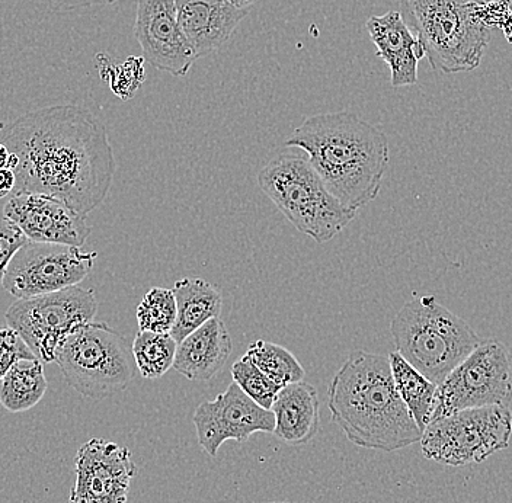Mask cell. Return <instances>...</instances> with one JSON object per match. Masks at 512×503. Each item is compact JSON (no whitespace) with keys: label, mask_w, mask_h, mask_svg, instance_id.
I'll list each match as a JSON object with an SVG mask.
<instances>
[{"label":"cell","mask_w":512,"mask_h":503,"mask_svg":"<svg viewBox=\"0 0 512 503\" xmlns=\"http://www.w3.org/2000/svg\"><path fill=\"white\" fill-rule=\"evenodd\" d=\"M9 150L5 144L0 143V169H8Z\"/></svg>","instance_id":"obj_31"},{"label":"cell","mask_w":512,"mask_h":503,"mask_svg":"<svg viewBox=\"0 0 512 503\" xmlns=\"http://www.w3.org/2000/svg\"><path fill=\"white\" fill-rule=\"evenodd\" d=\"M366 28L376 46L377 56L389 66L393 88L415 85L418 82V63L425 54L400 12L370 16Z\"/></svg>","instance_id":"obj_17"},{"label":"cell","mask_w":512,"mask_h":503,"mask_svg":"<svg viewBox=\"0 0 512 503\" xmlns=\"http://www.w3.org/2000/svg\"><path fill=\"white\" fill-rule=\"evenodd\" d=\"M275 426L272 434L291 447L309 444L318 434L320 402L318 390L312 384H288L278 392L272 403Z\"/></svg>","instance_id":"obj_19"},{"label":"cell","mask_w":512,"mask_h":503,"mask_svg":"<svg viewBox=\"0 0 512 503\" xmlns=\"http://www.w3.org/2000/svg\"><path fill=\"white\" fill-rule=\"evenodd\" d=\"M267 503H293V502H267Z\"/></svg>","instance_id":"obj_34"},{"label":"cell","mask_w":512,"mask_h":503,"mask_svg":"<svg viewBox=\"0 0 512 503\" xmlns=\"http://www.w3.org/2000/svg\"><path fill=\"white\" fill-rule=\"evenodd\" d=\"M105 3H108V5H111V3L118 2V0H104Z\"/></svg>","instance_id":"obj_33"},{"label":"cell","mask_w":512,"mask_h":503,"mask_svg":"<svg viewBox=\"0 0 512 503\" xmlns=\"http://www.w3.org/2000/svg\"><path fill=\"white\" fill-rule=\"evenodd\" d=\"M482 2H492V0H482Z\"/></svg>","instance_id":"obj_35"},{"label":"cell","mask_w":512,"mask_h":503,"mask_svg":"<svg viewBox=\"0 0 512 503\" xmlns=\"http://www.w3.org/2000/svg\"><path fill=\"white\" fill-rule=\"evenodd\" d=\"M174 291L153 287L137 307V325L140 332L171 333L176 322Z\"/></svg>","instance_id":"obj_25"},{"label":"cell","mask_w":512,"mask_h":503,"mask_svg":"<svg viewBox=\"0 0 512 503\" xmlns=\"http://www.w3.org/2000/svg\"><path fill=\"white\" fill-rule=\"evenodd\" d=\"M134 37L143 59L175 78H184L198 60L179 27L175 0H139Z\"/></svg>","instance_id":"obj_14"},{"label":"cell","mask_w":512,"mask_h":503,"mask_svg":"<svg viewBox=\"0 0 512 503\" xmlns=\"http://www.w3.org/2000/svg\"><path fill=\"white\" fill-rule=\"evenodd\" d=\"M390 333L396 352L437 386L483 341L466 320L434 296L416 297L403 304Z\"/></svg>","instance_id":"obj_5"},{"label":"cell","mask_w":512,"mask_h":503,"mask_svg":"<svg viewBox=\"0 0 512 503\" xmlns=\"http://www.w3.org/2000/svg\"><path fill=\"white\" fill-rule=\"evenodd\" d=\"M229 2L235 3V5L242 6V8H251L258 0H229Z\"/></svg>","instance_id":"obj_32"},{"label":"cell","mask_w":512,"mask_h":503,"mask_svg":"<svg viewBox=\"0 0 512 503\" xmlns=\"http://www.w3.org/2000/svg\"><path fill=\"white\" fill-rule=\"evenodd\" d=\"M482 0H400V15L415 31L425 57L440 72L478 69L491 40Z\"/></svg>","instance_id":"obj_4"},{"label":"cell","mask_w":512,"mask_h":503,"mask_svg":"<svg viewBox=\"0 0 512 503\" xmlns=\"http://www.w3.org/2000/svg\"><path fill=\"white\" fill-rule=\"evenodd\" d=\"M233 351V342L220 317L208 320L176 346L174 368L191 381L216 377Z\"/></svg>","instance_id":"obj_18"},{"label":"cell","mask_w":512,"mask_h":503,"mask_svg":"<svg viewBox=\"0 0 512 503\" xmlns=\"http://www.w3.org/2000/svg\"><path fill=\"white\" fill-rule=\"evenodd\" d=\"M75 473L69 503H127L137 466L128 448L92 438L76 453Z\"/></svg>","instance_id":"obj_13"},{"label":"cell","mask_w":512,"mask_h":503,"mask_svg":"<svg viewBox=\"0 0 512 503\" xmlns=\"http://www.w3.org/2000/svg\"><path fill=\"white\" fill-rule=\"evenodd\" d=\"M178 342L171 333L140 332L131 345L134 362L146 380H158L174 368Z\"/></svg>","instance_id":"obj_23"},{"label":"cell","mask_w":512,"mask_h":503,"mask_svg":"<svg viewBox=\"0 0 512 503\" xmlns=\"http://www.w3.org/2000/svg\"><path fill=\"white\" fill-rule=\"evenodd\" d=\"M511 402L512 352L498 339H485L438 384L431 421L464 409L510 408Z\"/></svg>","instance_id":"obj_10"},{"label":"cell","mask_w":512,"mask_h":503,"mask_svg":"<svg viewBox=\"0 0 512 503\" xmlns=\"http://www.w3.org/2000/svg\"><path fill=\"white\" fill-rule=\"evenodd\" d=\"M3 217L11 220L31 242L82 248L91 236L85 217L62 201L34 192H21L9 198Z\"/></svg>","instance_id":"obj_15"},{"label":"cell","mask_w":512,"mask_h":503,"mask_svg":"<svg viewBox=\"0 0 512 503\" xmlns=\"http://www.w3.org/2000/svg\"><path fill=\"white\" fill-rule=\"evenodd\" d=\"M24 358H37L24 339L14 329L0 328V380L11 370L16 361Z\"/></svg>","instance_id":"obj_28"},{"label":"cell","mask_w":512,"mask_h":503,"mask_svg":"<svg viewBox=\"0 0 512 503\" xmlns=\"http://www.w3.org/2000/svg\"><path fill=\"white\" fill-rule=\"evenodd\" d=\"M328 408L332 422L357 447L392 453L421 441L387 355L352 352L329 384Z\"/></svg>","instance_id":"obj_3"},{"label":"cell","mask_w":512,"mask_h":503,"mask_svg":"<svg viewBox=\"0 0 512 503\" xmlns=\"http://www.w3.org/2000/svg\"><path fill=\"white\" fill-rule=\"evenodd\" d=\"M172 291L178 313L171 335L178 344L208 320L219 317L222 312V294L203 278H182L176 281Z\"/></svg>","instance_id":"obj_20"},{"label":"cell","mask_w":512,"mask_h":503,"mask_svg":"<svg viewBox=\"0 0 512 503\" xmlns=\"http://www.w3.org/2000/svg\"><path fill=\"white\" fill-rule=\"evenodd\" d=\"M175 8L179 27L198 60L222 48L251 11L229 0H175Z\"/></svg>","instance_id":"obj_16"},{"label":"cell","mask_w":512,"mask_h":503,"mask_svg":"<svg viewBox=\"0 0 512 503\" xmlns=\"http://www.w3.org/2000/svg\"><path fill=\"white\" fill-rule=\"evenodd\" d=\"M44 362L38 358L16 361L0 380V405L8 412H27L43 400L47 393Z\"/></svg>","instance_id":"obj_21"},{"label":"cell","mask_w":512,"mask_h":503,"mask_svg":"<svg viewBox=\"0 0 512 503\" xmlns=\"http://www.w3.org/2000/svg\"><path fill=\"white\" fill-rule=\"evenodd\" d=\"M54 362L73 390L94 400L126 390L137 370L126 339L105 322H89L70 333Z\"/></svg>","instance_id":"obj_7"},{"label":"cell","mask_w":512,"mask_h":503,"mask_svg":"<svg viewBox=\"0 0 512 503\" xmlns=\"http://www.w3.org/2000/svg\"><path fill=\"white\" fill-rule=\"evenodd\" d=\"M192 422L198 444L210 457H216L226 441L245 442L256 432L271 434L275 426L272 410L261 408L235 381L216 399L201 403Z\"/></svg>","instance_id":"obj_12"},{"label":"cell","mask_w":512,"mask_h":503,"mask_svg":"<svg viewBox=\"0 0 512 503\" xmlns=\"http://www.w3.org/2000/svg\"><path fill=\"white\" fill-rule=\"evenodd\" d=\"M233 381L246 396L251 397L261 408L271 410L275 397L283 387L265 376L256 365L243 355L232 367Z\"/></svg>","instance_id":"obj_27"},{"label":"cell","mask_w":512,"mask_h":503,"mask_svg":"<svg viewBox=\"0 0 512 503\" xmlns=\"http://www.w3.org/2000/svg\"><path fill=\"white\" fill-rule=\"evenodd\" d=\"M96 258L75 246L28 240L9 262L2 288L18 300L66 290L88 277Z\"/></svg>","instance_id":"obj_11"},{"label":"cell","mask_w":512,"mask_h":503,"mask_svg":"<svg viewBox=\"0 0 512 503\" xmlns=\"http://www.w3.org/2000/svg\"><path fill=\"white\" fill-rule=\"evenodd\" d=\"M245 357L281 387L300 383L306 377L303 365L294 357V354L284 346L272 344V342L262 341V339L252 342Z\"/></svg>","instance_id":"obj_24"},{"label":"cell","mask_w":512,"mask_h":503,"mask_svg":"<svg viewBox=\"0 0 512 503\" xmlns=\"http://www.w3.org/2000/svg\"><path fill=\"white\" fill-rule=\"evenodd\" d=\"M261 191L297 232L326 243L357 216L328 191L306 156L280 155L258 172Z\"/></svg>","instance_id":"obj_6"},{"label":"cell","mask_w":512,"mask_h":503,"mask_svg":"<svg viewBox=\"0 0 512 503\" xmlns=\"http://www.w3.org/2000/svg\"><path fill=\"white\" fill-rule=\"evenodd\" d=\"M102 59L105 64L98 63L99 73L102 80L110 85L112 94L117 95L121 101L133 98L144 82L143 57H130L118 66L112 64L107 56H102Z\"/></svg>","instance_id":"obj_26"},{"label":"cell","mask_w":512,"mask_h":503,"mask_svg":"<svg viewBox=\"0 0 512 503\" xmlns=\"http://www.w3.org/2000/svg\"><path fill=\"white\" fill-rule=\"evenodd\" d=\"M2 143L18 158L12 195H48L86 219L110 194L114 150L107 128L85 108L54 105L28 112L6 127Z\"/></svg>","instance_id":"obj_1"},{"label":"cell","mask_w":512,"mask_h":503,"mask_svg":"<svg viewBox=\"0 0 512 503\" xmlns=\"http://www.w3.org/2000/svg\"><path fill=\"white\" fill-rule=\"evenodd\" d=\"M512 413L505 406L459 410L422 431V456L444 466L479 464L510 447Z\"/></svg>","instance_id":"obj_8"},{"label":"cell","mask_w":512,"mask_h":503,"mask_svg":"<svg viewBox=\"0 0 512 503\" xmlns=\"http://www.w3.org/2000/svg\"><path fill=\"white\" fill-rule=\"evenodd\" d=\"M387 357L400 399L422 432L430 424L438 386L422 376L399 352H390Z\"/></svg>","instance_id":"obj_22"},{"label":"cell","mask_w":512,"mask_h":503,"mask_svg":"<svg viewBox=\"0 0 512 503\" xmlns=\"http://www.w3.org/2000/svg\"><path fill=\"white\" fill-rule=\"evenodd\" d=\"M286 146L306 153L325 187L345 207L360 210L379 195L389 140L354 112L312 115L291 133Z\"/></svg>","instance_id":"obj_2"},{"label":"cell","mask_w":512,"mask_h":503,"mask_svg":"<svg viewBox=\"0 0 512 503\" xmlns=\"http://www.w3.org/2000/svg\"><path fill=\"white\" fill-rule=\"evenodd\" d=\"M16 178L14 171L0 169V198L8 197L14 192Z\"/></svg>","instance_id":"obj_30"},{"label":"cell","mask_w":512,"mask_h":503,"mask_svg":"<svg viewBox=\"0 0 512 503\" xmlns=\"http://www.w3.org/2000/svg\"><path fill=\"white\" fill-rule=\"evenodd\" d=\"M98 300L92 288L75 287L15 301L5 319L19 333L32 354L54 362L57 348L80 326L94 322Z\"/></svg>","instance_id":"obj_9"},{"label":"cell","mask_w":512,"mask_h":503,"mask_svg":"<svg viewBox=\"0 0 512 503\" xmlns=\"http://www.w3.org/2000/svg\"><path fill=\"white\" fill-rule=\"evenodd\" d=\"M27 242V236L15 223L6 217H0V288H2L9 262Z\"/></svg>","instance_id":"obj_29"}]
</instances>
